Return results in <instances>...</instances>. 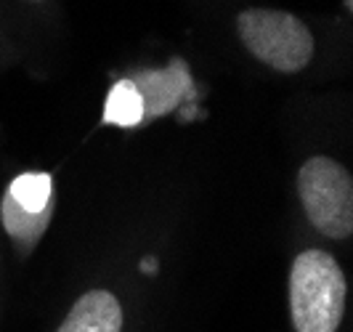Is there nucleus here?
<instances>
[{
    "label": "nucleus",
    "mask_w": 353,
    "mask_h": 332,
    "mask_svg": "<svg viewBox=\"0 0 353 332\" xmlns=\"http://www.w3.org/2000/svg\"><path fill=\"white\" fill-rule=\"evenodd\" d=\"M104 123L120 125V128H133L143 123V99L133 80H117L104 106Z\"/></svg>",
    "instance_id": "7"
},
{
    "label": "nucleus",
    "mask_w": 353,
    "mask_h": 332,
    "mask_svg": "<svg viewBox=\"0 0 353 332\" xmlns=\"http://www.w3.org/2000/svg\"><path fill=\"white\" fill-rule=\"evenodd\" d=\"M0 215H3V226L11 234V240H17L21 247H32L43 237V231L48 228V221L53 215V205L40 213H30L24 210L19 202H14L8 194L3 197L0 205Z\"/></svg>",
    "instance_id": "6"
},
{
    "label": "nucleus",
    "mask_w": 353,
    "mask_h": 332,
    "mask_svg": "<svg viewBox=\"0 0 353 332\" xmlns=\"http://www.w3.org/2000/svg\"><path fill=\"white\" fill-rule=\"evenodd\" d=\"M236 27L250 53L274 70L301 72L314 56L311 30L292 14L250 8L239 14Z\"/></svg>",
    "instance_id": "2"
},
{
    "label": "nucleus",
    "mask_w": 353,
    "mask_h": 332,
    "mask_svg": "<svg viewBox=\"0 0 353 332\" xmlns=\"http://www.w3.org/2000/svg\"><path fill=\"white\" fill-rule=\"evenodd\" d=\"M345 6H348V11L353 14V0H345Z\"/></svg>",
    "instance_id": "10"
},
{
    "label": "nucleus",
    "mask_w": 353,
    "mask_h": 332,
    "mask_svg": "<svg viewBox=\"0 0 353 332\" xmlns=\"http://www.w3.org/2000/svg\"><path fill=\"white\" fill-rule=\"evenodd\" d=\"M298 192L305 215L332 240L353 234V178L330 157H311L298 173Z\"/></svg>",
    "instance_id": "3"
},
{
    "label": "nucleus",
    "mask_w": 353,
    "mask_h": 332,
    "mask_svg": "<svg viewBox=\"0 0 353 332\" xmlns=\"http://www.w3.org/2000/svg\"><path fill=\"white\" fill-rule=\"evenodd\" d=\"M345 277L324 250L301 253L290 271V314L298 332H337L345 314Z\"/></svg>",
    "instance_id": "1"
},
{
    "label": "nucleus",
    "mask_w": 353,
    "mask_h": 332,
    "mask_svg": "<svg viewBox=\"0 0 353 332\" xmlns=\"http://www.w3.org/2000/svg\"><path fill=\"white\" fill-rule=\"evenodd\" d=\"M56 332H123V309L106 290H90L80 297Z\"/></svg>",
    "instance_id": "5"
},
{
    "label": "nucleus",
    "mask_w": 353,
    "mask_h": 332,
    "mask_svg": "<svg viewBox=\"0 0 353 332\" xmlns=\"http://www.w3.org/2000/svg\"><path fill=\"white\" fill-rule=\"evenodd\" d=\"M8 197L19 202L30 213H40V210L51 208V194H53V181L48 173H21L19 178L11 181L8 186Z\"/></svg>",
    "instance_id": "8"
},
{
    "label": "nucleus",
    "mask_w": 353,
    "mask_h": 332,
    "mask_svg": "<svg viewBox=\"0 0 353 332\" xmlns=\"http://www.w3.org/2000/svg\"><path fill=\"white\" fill-rule=\"evenodd\" d=\"M141 268L146 274H154V271H157V261H154V258H146V261L141 263Z\"/></svg>",
    "instance_id": "9"
},
{
    "label": "nucleus",
    "mask_w": 353,
    "mask_h": 332,
    "mask_svg": "<svg viewBox=\"0 0 353 332\" xmlns=\"http://www.w3.org/2000/svg\"><path fill=\"white\" fill-rule=\"evenodd\" d=\"M136 88L143 99V120H154L173 112L181 101L194 104L196 88L189 75L186 61L173 59L168 70H146L136 80Z\"/></svg>",
    "instance_id": "4"
}]
</instances>
